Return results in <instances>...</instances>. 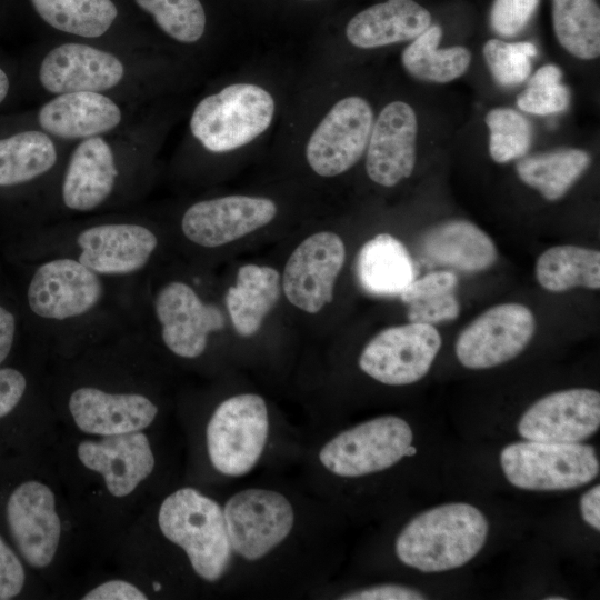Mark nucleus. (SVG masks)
Here are the masks:
<instances>
[{
    "instance_id": "f257e3e1",
    "label": "nucleus",
    "mask_w": 600,
    "mask_h": 600,
    "mask_svg": "<svg viewBox=\"0 0 600 600\" xmlns=\"http://www.w3.org/2000/svg\"><path fill=\"white\" fill-rule=\"evenodd\" d=\"M158 100L126 127L71 144L46 192L48 209L89 213L122 206L147 187L166 129Z\"/></svg>"
},
{
    "instance_id": "f03ea898",
    "label": "nucleus",
    "mask_w": 600,
    "mask_h": 600,
    "mask_svg": "<svg viewBox=\"0 0 600 600\" xmlns=\"http://www.w3.org/2000/svg\"><path fill=\"white\" fill-rule=\"evenodd\" d=\"M159 51L70 39H48L36 49L28 80L44 100L77 91L150 103L169 79Z\"/></svg>"
},
{
    "instance_id": "7ed1b4c3",
    "label": "nucleus",
    "mask_w": 600,
    "mask_h": 600,
    "mask_svg": "<svg viewBox=\"0 0 600 600\" xmlns=\"http://www.w3.org/2000/svg\"><path fill=\"white\" fill-rule=\"evenodd\" d=\"M488 521L476 507L442 504L414 517L399 533L396 553L408 567L440 572L462 567L482 549Z\"/></svg>"
},
{
    "instance_id": "20e7f679",
    "label": "nucleus",
    "mask_w": 600,
    "mask_h": 600,
    "mask_svg": "<svg viewBox=\"0 0 600 600\" xmlns=\"http://www.w3.org/2000/svg\"><path fill=\"white\" fill-rule=\"evenodd\" d=\"M162 534L187 554L203 580H219L228 568L231 546L222 508L194 488L169 494L158 512Z\"/></svg>"
},
{
    "instance_id": "39448f33",
    "label": "nucleus",
    "mask_w": 600,
    "mask_h": 600,
    "mask_svg": "<svg viewBox=\"0 0 600 600\" xmlns=\"http://www.w3.org/2000/svg\"><path fill=\"white\" fill-rule=\"evenodd\" d=\"M274 101L260 86L229 84L200 99L189 118V133L202 150L224 153L263 133L273 119Z\"/></svg>"
},
{
    "instance_id": "423d86ee",
    "label": "nucleus",
    "mask_w": 600,
    "mask_h": 600,
    "mask_svg": "<svg viewBox=\"0 0 600 600\" xmlns=\"http://www.w3.org/2000/svg\"><path fill=\"white\" fill-rule=\"evenodd\" d=\"M507 480L526 490L552 491L584 486L599 474L593 447L579 442L527 440L500 453Z\"/></svg>"
},
{
    "instance_id": "0eeeda50",
    "label": "nucleus",
    "mask_w": 600,
    "mask_h": 600,
    "mask_svg": "<svg viewBox=\"0 0 600 600\" xmlns=\"http://www.w3.org/2000/svg\"><path fill=\"white\" fill-rule=\"evenodd\" d=\"M150 103L99 92H66L41 100L21 120V127H32L58 140L74 143L126 127Z\"/></svg>"
},
{
    "instance_id": "6e6552de",
    "label": "nucleus",
    "mask_w": 600,
    "mask_h": 600,
    "mask_svg": "<svg viewBox=\"0 0 600 600\" xmlns=\"http://www.w3.org/2000/svg\"><path fill=\"white\" fill-rule=\"evenodd\" d=\"M268 431V409L262 397L242 393L223 400L206 431L211 464L224 476L248 473L263 452Z\"/></svg>"
},
{
    "instance_id": "1a4fd4ad",
    "label": "nucleus",
    "mask_w": 600,
    "mask_h": 600,
    "mask_svg": "<svg viewBox=\"0 0 600 600\" xmlns=\"http://www.w3.org/2000/svg\"><path fill=\"white\" fill-rule=\"evenodd\" d=\"M39 20L52 36L156 50L158 42L140 24L124 19L117 0H29Z\"/></svg>"
},
{
    "instance_id": "9d476101",
    "label": "nucleus",
    "mask_w": 600,
    "mask_h": 600,
    "mask_svg": "<svg viewBox=\"0 0 600 600\" xmlns=\"http://www.w3.org/2000/svg\"><path fill=\"white\" fill-rule=\"evenodd\" d=\"M412 438V430L403 419L378 417L334 436L321 448L319 460L339 477H362L400 461Z\"/></svg>"
},
{
    "instance_id": "9b49d317",
    "label": "nucleus",
    "mask_w": 600,
    "mask_h": 600,
    "mask_svg": "<svg viewBox=\"0 0 600 600\" xmlns=\"http://www.w3.org/2000/svg\"><path fill=\"white\" fill-rule=\"evenodd\" d=\"M222 510L232 551L250 561L278 547L294 522L289 500L269 489L241 490L228 499Z\"/></svg>"
},
{
    "instance_id": "f8f14e48",
    "label": "nucleus",
    "mask_w": 600,
    "mask_h": 600,
    "mask_svg": "<svg viewBox=\"0 0 600 600\" xmlns=\"http://www.w3.org/2000/svg\"><path fill=\"white\" fill-rule=\"evenodd\" d=\"M441 343V336L432 324L409 322L390 327L366 344L359 367L381 383L410 384L428 373Z\"/></svg>"
},
{
    "instance_id": "ddd939ff",
    "label": "nucleus",
    "mask_w": 600,
    "mask_h": 600,
    "mask_svg": "<svg viewBox=\"0 0 600 600\" xmlns=\"http://www.w3.org/2000/svg\"><path fill=\"white\" fill-rule=\"evenodd\" d=\"M536 331L532 311L516 302L493 306L459 334L456 354L468 369H488L521 353Z\"/></svg>"
},
{
    "instance_id": "4468645a",
    "label": "nucleus",
    "mask_w": 600,
    "mask_h": 600,
    "mask_svg": "<svg viewBox=\"0 0 600 600\" xmlns=\"http://www.w3.org/2000/svg\"><path fill=\"white\" fill-rule=\"evenodd\" d=\"M103 293L100 274L76 258L61 257L50 259L36 269L27 298L36 316L63 321L92 311Z\"/></svg>"
},
{
    "instance_id": "2eb2a0df",
    "label": "nucleus",
    "mask_w": 600,
    "mask_h": 600,
    "mask_svg": "<svg viewBox=\"0 0 600 600\" xmlns=\"http://www.w3.org/2000/svg\"><path fill=\"white\" fill-rule=\"evenodd\" d=\"M373 112L361 97L338 101L309 138L306 157L321 177L339 176L353 167L367 149Z\"/></svg>"
},
{
    "instance_id": "dca6fc26",
    "label": "nucleus",
    "mask_w": 600,
    "mask_h": 600,
    "mask_svg": "<svg viewBox=\"0 0 600 600\" xmlns=\"http://www.w3.org/2000/svg\"><path fill=\"white\" fill-rule=\"evenodd\" d=\"M346 247L334 232L307 237L290 254L282 274L288 301L308 313H318L333 299L336 280L344 264Z\"/></svg>"
},
{
    "instance_id": "f3484780",
    "label": "nucleus",
    "mask_w": 600,
    "mask_h": 600,
    "mask_svg": "<svg viewBox=\"0 0 600 600\" xmlns=\"http://www.w3.org/2000/svg\"><path fill=\"white\" fill-rule=\"evenodd\" d=\"M6 519L26 562L36 569L48 567L54 559L61 536V521L51 488L37 480L18 484L7 500Z\"/></svg>"
},
{
    "instance_id": "a211bd4d",
    "label": "nucleus",
    "mask_w": 600,
    "mask_h": 600,
    "mask_svg": "<svg viewBox=\"0 0 600 600\" xmlns=\"http://www.w3.org/2000/svg\"><path fill=\"white\" fill-rule=\"evenodd\" d=\"M77 259L100 276H124L143 269L158 247L157 234L138 220H109L77 234Z\"/></svg>"
},
{
    "instance_id": "6ab92c4d",
    "label": "nucleus",
    "mask_w": 600,
    "mask_h": 600,
    "mask_svg": "<svg viewBox=\"0 0 600 600\" xmlns=\"http://www.w3.org/2000/svg\"><path fill=\"white\" fill-rule=\"evenodd\" d=\"M276 214L277 206L268 198L234 194L204 199L184 210L181 230L191 242L217 248L267 226Z\"/></svg>"
},
{
    "instance_id": "aec40b11",
    "label": "nucleus",
    "mask_w": 600,
    "mask_h": 600,
    "mask_svg": "<svg viewBox=\"0 0 600 600\" xmlns=\"http://www.w3.org/2000/svg\"><path fill=\"white\" fill-rule=\"evenodd\" d=\"M153 308L164 346L186 359L200 357L207 348L209 334L224 324L222 313L204 303L182 281L163 284L156 293Z\"/></svg>"
},
{
    "instance_id": "412c9836",
    "label": "nucleus",
    "mask_w": 600,
    "mask_h": 600,
    "mask_svg": "<svg viewBox=\"0 0 600 600\" xmlns=\"http://www.w3.org/2000/svg\"><path fill=\"white\" fill-rule=\"evenodd\" d=\"M600 426V393L592 389H568L536 401L522 414L518 432L526 440L580 442Z\"/></svg>"
},
{
    "instance_id": "4be33fe9",
    "label": "nucleus",
    "mask_w": 600,
    "mask_h": 600,
    "mask_svg": "<svg viewBox=\"0 0 600 600\" xmlns=\"http://www.w3.org/2000/svg\"><path fill=\"white\" fill-rule=\"evenodd\" d=\"M417 131V116L408 103L392 101L381 110L367 146L366 170L373 182L389 188L411 176Z\"/></svg>"
},
{
    "instance_id": "5701e85b",
    "label": "nucleus",
    "mask_w": 600,
    "mask_h": 600,
    "mask_svg": "<svg viewBox=\"0 0 600 600\" xmlns=\"http://www.w3.org/2000/svg\"><path fill=\"white\" fill-rule=\"evenodd\" d=\"M80 462L102 476L110 494L123 498L132 493L154 468V456L142 431L87 439L79 443Z\"/></svg>"
},
{
    "instance_id": "b1692460",
    "label": "nucleus",
    "mask_w": 600,
    "mask_h": 600,
    "mask_svg": "<svg viewBox=\"0 0 600 600\" xmlns=\"http://www.w3.org/2000/svg\"><path fill=\"white\" fill-rule=\"evenodd\" d=\"M68 408L82 432L102 437L142 431L158 414V407L143 394L107 392L96 387L76 389Z\"/></svg>"
},
{
    "instance_id": "393cba45",
    "label": "nucleus",
    "mask_w": 600,
    "mask_h": 600,
    "mask_svg": "<svg viewBox=\"0 0 600 600\" xmlns=\"http://www.w3.org/2000/svg\"><path fill=\"white\" fill-rule=\"evenodd\" d=\"M71 144L32 127L0 136V188L37 183L47 192Z\"/></svg>"
},
{
    "instance_id": "a878e982",
    "label": "nucleus",
    "mask_w": 600,
    "mask_h": 600,
    "mask_svg": "<svg viewBox=\"0 0 600 600\" xmlns=\"http://www.w3.org/2000/svg\"><path fill=\"white\" fill-rule=\"evenodd\" d=\"M431 24V14L413 0H388L357 13L346 27L351 44L362 49L413 40Z\"/></svg>"
},
{
    "instance_id": "bb28decb",
    "label": "nucleus",
    "mask_w": 600,
    "mask_h": 600,
    "mask_svg": "<svg viewBox=\"0 0 600 600\" xmlns=\"http://www.w3.org/2000/svg\"><path fill=\"white\" fill-rule=\"evenodd\" d=\"M420 246L431 261L467 272L486 270L498 258L491 238L474 223L461 219L431 227L422 236Z\"/></svg>"
},
{
    "instance_id": "cd10ccee",
    "label": "nucleus",
    "mask_w": 600,
    "mask_h": 600,
    "mask_svg": "<svg viewBox=\"0 0 600 600\" xmlns=\"http://www.w3.org/2000/svg\"><path fill=\"white\" fill-rule=\"evenodd\" d=\"M356 274L361 288L376 297H394L413 281L414 266L404 244L389 233L368 240L359 250Z\"/></svg>"
},
{
    "instance_id": "c85d7f7f",
    "label": "nucleus",
    "mask_w": 600,
    "mask_h": 600,
    "mask_svg": "<svg viewBox=\"0 0 600 600\" xmlns=\"http://www.w3.org/2000/svg\"><path fill=\"white\" fill-rule=\"evenodd\" d=\"M280 293L281 278L274 268L252 263L241 266L236 284L226 294V306L234 330L241 337L257 333Z\"/></svg>"
},
{
    "instance_id": "c756f323",
    "label": "nucleus",
    "mask_w": 600,
    "mask_h": 600,
    "mask_svg": "<svg viewBox=\"0 0 600 600\" xmlns=\"http://www.w3.org/2000/svg\"><path fill=\"white\" fill-rule=\"evenodd\" d=\"M536 278L551 292H563L577 287L600 288V252L578 246H556L537 260Z\"/></svg>"
},
{
    "instance_id": "7c9ffc66",
    "label": "nucleus",
    "mask_w": 600,
    "mask_h": 600,
    "mask_svg": "<svg viewBox=\"0 0 600 600\" xmlns=\"http://www.w3.org/2000/svg\"><path fill=\"white\" fill-rule=\"evenodd\" d=\"M589 163L590 156L584 150L564 148L523 157L516 170L523 183L554 201L564 196Z\"/></svg>"
},
{
    "instance_id": "2f4dec72",
    "label": "nucleus",
    "mask_w": 600,
    "mask_h": 600,
    "mask_svg": "<svg viewBox=\"0 0 600 600\" xmlns=\"http://www.w3.org/2000/svg\"><path fill=\"white\" fill-rule=\"evenodd\" d=\"M442 29L430 26L403 50L401 61L414 78L438 83L461 77L470 66L471 53L462 46L439 48Z\"/></svg>"
},
{
    "instance_id": "473e14b6",
    "label": "nucleus",
    "mask_w": 600,
    "mask_h": 600,
    "mask_svg": "<svg viewBox=\"0 0 600 600\" xmlns=\"http://www.w3.org/2000/svg\"><path fill=\"white\" fill-rule=\"evenodd\" d=\"M552 24L559 43L573 57L600 54V9L596 0H552Z\"/></svg>"
},
{
    "instance_id": "72a5a7b5",
    "label": "nucleus",
    "mask_w": 600,
    "mask_h": 600,
    "mask_svg": "<svg viewBox=\"0 0 600 600\" xmlns=\"http://www.w3.org/2000/svg\"><path fill=\"white\" fill-rule=\"evenodd\" d=\"M156 28L182 46L200 42L207 29V13L200 0H131Z\"/></svg>"
},
{
    "instance_id": "f704fd0d",
    "label": "nucleus",
    "mask_w": 600,
    "mask_h": 600,
    "mask_svg": "<svg viewBox=\"0 0 600 600\" xmlns=\"http://www.w3.org/2000/svg\"><path fill=\"white\" fill-rule=\"evenodd\" d=\"M489 152L493 161L504 163L521 158L532 142V127L527 118L511 108H494L486 116Z\"/></svg>"
},
{
    "instance_id": "c9c22d12",
    "label": "nucleus",
    "mask_w": 600,
    "mask_h": 600,
    "mask_svg": "<svg viewBox=\"0 0 600 600\" xmlns=\"http://www.w3.org/2000/svg\"><path fill=\"white\" fill-rule=\"evenodd\" d=\"M482 51L494 80L504 87L523 82L531 72V58L537 54V48L531 42L499 39L488 40Z\"/></svg>"
},
{
    "instance_id": "e433bc0d",
    "label": "nucleus",
    "mask_w": 600,
    "mask_h": 600,
    "mask_svg": "<svg viewBox=\"0 0 600 600\" xmlns=\"http://www.w3.org/2000/svg\"><path fill=\"white\" fill-rule=\"evenodd\" d=\"M570 100L569 89L561 82H528L527 88L517 97L520 110L547 116L568 108Z\"/></svg>"
},
{
    "instance_id": "4c0bfd02",
    "label": "nucleus",
    "mask_w": 600,
    "mask_h": 600,
    "mask_svg": "<svg viewBox=\"0 0 600 600\" xmlns=\"http://www.w3.org/2000/svg\"><path fill=\"white\" fill-rule=\"evenodd\" d=\"M540 0H494L490 26L501 37H514L531 20Z\"/></svg>"
},
{
    "instance_id": "58836bf2",
    "label": "nucleus",
    "mask_w": 600,
    "mask_h": 600,
    "mask_svg": "<svg viewBox=\"0 0 600 600\" xmlns=\"http://www.w3.org/2000/svg\"><path fill=\"white\" fill-rule=\"evenodd\" d=\"M409 322L434 324L458 318L460 303L454 292L419 299L406 303Z\"/></svg>"
},
{
    "instance_id": "ea45409f",
    "label": "nucleus",
    "mask_w": 600,
    "mask_h": 600,
    "mask_svg": "<svg viewBox=\"0 0 600 600\" xmlns=\"http://www.w3.org/2000/svg\"><path fill=\"white\" fill-rule=\"evenodd\" d=\"M458 277L451 271H433L413 281L400 293L402 302L454 292Z\"/></svg>"
},
{
    "instance_id": "a19ab883",
    "label": "nucleus",
    "mask_w": 600,
    "mask_h": 600,
    "mask_svg": "<svg viewBox=\"0 0 600 600\" xmlns=\"http://www.w3.org/2000/svg\"><path fill=\"white\" fill-rule=\"evenodd\" d=\"M24 581L26 572L20 559L0 536V600L17 597Z\"/></svg>"
},
{
    "instance_id": "79ce46f5",
    "label": "nucleus",
    "mask_w": 600,
    "mask_h": 600,
    "mask_svg": "<svg viewBox=\"0 0 600 600\" xmlns=\"http://www.w3.org/2000/svg\"><path fill=\"white\" fill-rule=\"evenodd\" d=\"M26 389L27 379L21 371L13 368H0V418L13 411Z\"/></svg>"
},
{
    "instance_id": "37998d69",
    "label": "nucleus",
    "mask_w": 600,
    "mask_h": 600,
    "mask_svg": "<svg viewBox=\"0 0 600 600\" xmlns=\"http://www.w3.org/2000/svg\"><path fill=\"white\" fill-rule=\"evenodd\" d=\"M339 599L343 600H422L426 597L409 587L400 584L374 586L349 592Z\"/></svg>"
},
{
    "instance_id": "c03bdc74",
    "label": "nucleus",
    "mask_w": 600,
    "mask_h": 600,
    "mask_svg": "<svg viewBox=\"0 0 600 600\" xmlns=\"http://www.w3.org/2000/svg\"><path fill=\"white\" fill-rule=\"evenodd\" d=\"M147 594L137 586L120 579L106 581L81 598L83 600H146Z\"/></svg>"
},
{
    "instance_id": "a18cd8bd",
    "label": "nucleus",
    "mask_w": 600,
    "mask_h": 600,
    "mask_svg": "<svg viewBox=\"0 0 600 600\" xmlns=\"http://www.w3.org/2000/svg\"><path fill=\"white\" fill-rule=\"evenodd\" d=\"M580 511L583 520L597 531L600 530V486L597 484L584 492L580 499Z\"/></svg>"
},
{
    "instance_id": "49530a36",
    "label": "nucleus",
    "mask_w": 600,
    "mask_h": 600,
    "mask_svg": "<svg viewBox=\"0 0 600 600\" xmlns=\"http://www.w3.org/2000/svg\"><path fill=\"white\" fill-rule=\"evenodd\" d=\"M16 332V318L14 316L0 306V364L9 356Z\"/></svg>"
},
{
    "instance_id": "de8ad7c7",
    "label": "nucleus",
    "mask_w": 600,
    "mask_h": 600,
    "mask_svg": "<svg viewBox=\"0 0 600 600\" xmlns=\"http://www.w3.org/2000/svg\"><path fill=\"white\" fill-rule=\"evenodd\" d=\"M12 90V78L4 67L0 66V104H2Z\"/></svg>"
},
{
    "instance_id": "09e8293b",
    "label": "nucleus",
    "mask_w": 600,
    "mask_h": 600,
    "mask_svg": "<svg viewBox=\"0 0 600 600\" xmlns=\"http://www.w3.org/2000/svg\"><path fill=\"white\" fill-rule=\"evenodd\" d=\"M417 453V449L416 447L413 446H409L407 449H406V452H404V457H412Z\"/></svg>"
},
{
    "instance_id": "8fccbe9b",
    "label": "nucleus",
    "mask_w": 600,
    "mask_h": 600,
    "mask_svg": "<svg viewBox=\"0 0 600 600\" xmlns=\"http://www.w3.org/2000/svg\"><path fill=\"white\" fill-rule=\"evenodd\" d=\"M546 599L547 600H564L566 598H563V597H548Z\"/></svg>"
}]
</instances>
